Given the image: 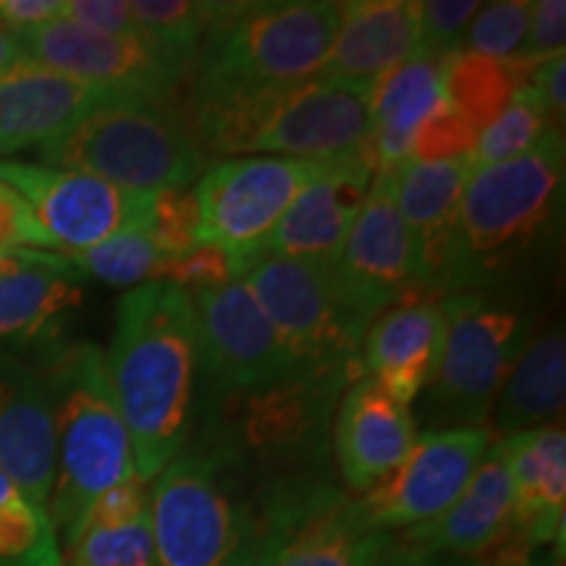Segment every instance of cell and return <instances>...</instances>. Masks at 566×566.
I'll list each match as a JSON object with an SVG mask.
<instances>
[{"instance_id": "cell-1", "label": "cell", "mask_w": 566, "mask_h": 566, "mask_svg": "<svg viewBox=\"0 0 566 566\" xmlns=\"http://www.w3.org/2000/svg\"><path fill=\"white\" fill-rule=\"evenodd\" d=\"M103 359L132 441L134 470L150 485L197 428L202 354L192 294L160 281L126 292Z\"/></svg>"}, {"instance_id": "cell-2", "label": "cell", "mask_w": 566, "mask_h": 566, "mask_svg": "<svg viewBox=\"0 0 566 566\" xmlns=\"http://www.w3.org/2000/svg\"><path fill=\"white\" fill-rule=\"evenodd\" d=\"M275 493L208 430L153 480L150 520L158 566H263L273 541Z\"/></svg>"}, {"instance_id": "cell-3", "label": "cell", "mask_w": 566, "mask_h": 566, "mask_svg": "<svg viewBox=\"0 0 566 566\" xmlns=\"http://www.w3.org/2000/svg\"><path fill=\"white\" fill-rule=\"evenodd\" d=\"M370 95L373 82L307 80L187 97L184 122L208 158L349 163L370 158Z\"/></svg>"}, {"instance_id": "cell-4", "label": "cell", "mask_w": 566, "mask_h": 566, "mask_svg": "<svg viewBox=\"0 0 566 566\" xmlns=\"http://www.w3.org/2000/svg\"><path fill=\"white\" fill-rule=\"evenodd\" d=\"M38 370L55 430L48 520L63 554L82 533L92 506L113 488L137 478V470L103 352L92 342L59 344L42 354Z\"/></svg>"}, {"instance_id": "cell-5", "label": "cell", "mask_w": 566, "mask_h": 566, "mask_svg": "<svg viewBox=\"0 0 566 566\" xmlns=\"http://www.w3.org/2000/svg\"><path fill=\"white\" fill-rule=\"evenodd\" d=\"M564 168L558 129L522 158L472 168L459 208L449 294L501 286L533 258L562 216Z\"/></svg>"}, {"instance_id": "cell-6", "label": "cell", "mask_w": 566, "mask_h": 566, "mask_svg": "<svg viewBox=\"0 0 566 566\" xmlns=\"http://www.w3.org/2000/svg\"><path fill=\"white\" fill-rule=\"evenodd\" d=\"M338 27L328 0L216 3L187 66L189 95H223L317 80Z\"/></svg>"}, {"instance_id": "cell-7", "label": "cell", "mask_w": 566, "mask_h": 566, "mask_svg": "<svg viewBox=\"0 0 566 566\" xmlns=\"http://www.w3.org/2000/svg\"><path fill=\"white\" fill-rule=\"evenodd\" d=\"M38 158L145 195L189 189L210 166L184 116L139 97H105L42 145Z\"/></svg>"}, {"instance_id": "cell-8", "label": "cell", "mask_w": 566, "mask_h": 566, "mask_svg": "<svg viewBox=\"0 0 566 566\" xmlns=\"http://www.w3.org/2000/svg\"><path fill=\"white\" fill-rule=\"evenodd\" d=\"M441 307L443 357L420 396V422L428 430L488 428L501 388L533 338V317L525 304L493 289L441 296Z\"/></svg>"}, {"instance_id": "cell-9", "label": "cell", "mask_w": 566, "mask_h": 566, "mask_svg": "<svg viewBox=\"0 0 566 566\" xmlns=\"http://www.w3.org/2000/svg\"><path fill=\"white\" fill-rule=\"evenodd\" d=\"M275 336L307 378H363V321L338 292L331 268L268 254L244 275Z\"/></svg>"}, {"instance_id": "cell-10", "label": "cell", "mask_w": 566, "mask_h": 566, "mask_svg": "<svg viewBox=\"0 0 566 566\" xmlns=\"http://www.w3.org/2000/svg\"><path fill=\"white\" fill-rule=\"evenodd\" d=\"M331 163L292 158H226L192 187L200 242L231 254L242 279L268 258L275 226Z\"/></svg>"}, {"instance_id": "cell-11", "label": "cell", "mask_w": 566, "mask_h": 566, "mask_svg": "<svg viewBox=\"0 0 566 566\" xmlns=\"http://www.w3.org/2000/svg\"><path fill=\"white\" fill-rule=\"evenodd\" d=\"M0 181L27 202L51 239L53 252H82L118 233L150 229L155 195L129 192L97 176L42 163L0 160Z\"/></svg>"}, {"instance_id": "cell-12", "label": "cell", "mask_w": 566, "mask_h": 566, "mask_svg": "<svg viewBox=\"0 0 566 566\" xmlns=\"http://www.w3.org/2000/svg\"><path fill=\"white\" fill-rule=\"evenodd\" d=\"M202 354V396L263 391L296 378L294 363L244 279L192 294Z\"/></svg>"}, {"instance_id": "cell-13", "label": "cell", "mask_w": 566, "mask_h": 566, "mask_svg": "<svg viewBox=\"0 0 566 566\" xmlns=\"http://www.w3.org/2000/svg\"><path fill=\"white\" fill-rule=\"evenodd\" d=\"M13 38L27 59L113 97L166 103L184 80L179 63L160 53L153 42L87 30L66 17Z\"/></svg>"}, {"instance_id": "cell-14", "label": "cell", "mask_w": 566, "mask_h": 566, "mask_svg": "<svg viewBox=\"0 0 566 566\" xmlns=\"http://www.w3.org/2000/svg\"><path fill=\"white\" fill-rule=\"evenodd\" d=\"M493 443L491 428L424 430L396 470L354 495L359 520L380 533L422 525L449 509Z\"/></svg>"}, {"instance_id": "cell-15", "label": "cell", "mask_w": 566, "mask_h": 566, "mask_svg": "<svg viewBox=\"0 0 566 566\" xmlns=\"http://www.w3.org/2000/svg\"><path fill=\"white\" fill-rule=\"evenodd\" d=\"M331 273L346 304L367 323L396 304L424 300L417 286L412 237L396 205L394 171L373 176L367 200Z\"/></svg>"}, {"instance_id": "cell-16", "label": "cell", "mask_w": 566, "mask_h": 566, "mask_svg": "<svg viewBox=\"0 0 566 566\" xmlns=\"http://www.w3.org/2000/svg\"><path fill=\"white\" fill-rule=\"evenodd\" d=\"M501 441L506 446L512 475V522L504 541L480 562L488 566H512L527 562L546 546H556V554L564 556V424L548 422Z\"/></svg>"}, {"instance_id": "cell-17", "label": "cell", "mask_w": 566, "mask_h": 566, "mask_svg": "<svg viewBox=\"0 0 566 566\" xmlns=\"http://www.w3.org/2000/svg\"><path fill=\"white\" fill-rule=\"evenodd\" d=\"M399 558L396 533L367 527L354 495L331 483L281 516L263 566H399Z\"/></svg>"}, {"instance_id": "cell-18", "label": "cell", "mask_w": 566, "mask_h": 566, "mask_svg": "<svg viewBox=\"0 0 566 566\" xmlns=\"http://www.w3.org/2000/svg\"><path fill=\"white\" fill-rule=\"evenodd\" d=\"M472 166L467 158L407 160L394 171L396 205L415 244L417 286L424 300L449 294L459 208Z\"/></svg>"}, {"instance_id": "cell-19", "label": "cell", "mask_w": 566, "mask_h": 566, "mask_svg": "<svg viewBox=\"0 0 566 566\" xmlns=\"http://www.w3.org/2000/svg\"><path fill=\"white\" fill-rule=\"evenodd\" d=\"M512 522V475L504 441H493L470 483L449 509L422 525L396 533L401 554L485 558Z\"/></svg>"}, {"instance_id": "cell-20", "label": "cell", "mask_w": 566, "mask_h": 566, "mask_svg": "<svg viewBox=\"0 0 566 566\" xmlns=\"http://www.w3.org/2000/svg\"><path fill=\"white\" fill-rule=\"evenodd\" d=\"M412 409L399 405L370 375L338 396L334 457L342 480L354 493H367L399 467L417 441Z\"/></svg>"}, {"instance_id": "cell-21", "label": "cell", "mask_w": 566, "mask_h": 566, "mask_svg": "<svg viewBox=\"0 0 566 566\" xmlns=\"http://www.w3.org/2000/svg\"><path fill=\"white\" fill-rule=\"evenodd\" d=\"M0 472L48 514L55 472L51 399L38 367L0 349Z\"/></svg>"}, {"instance_id": "cell-22", "label": "cell", "mask_w": 566, "mask_h": 566, "mask_svg": "<svg viewBox=\"0 0 566 566\" xmlns=\"http://www.w3.org/2000/svg\"><path fill=\"white\" fill-rule=\"evenodd\" d=\"M370 158L331 163L275 226L268 254L334 268L370 192Z\"/></svg>"}, {"instance_id": "cell-23", "label": "cell", "mask_w": 566, "mask_h": 566, "mask_svg": "<svg viewBox=\"0 0 566 566\" xmlns=\"http://www.w3.org/2000/svg\"><path fill=\"white\" fill-rule=\"evenodd\" d=\"M105 97L113 95L21 53L0 71V160L40 150Z\"/></svg>"}, {"instance_id": "cell-24", "label": "cell", "mask_w": 566, "mask_h": 566, "mask_svg": "<svg viewBox=\"0 0 566 566\" xmlns=\"http://www.w3.org/2000/svg\"><path fill=\"white\" fill-rule=\"evenodd\" d=\"M446 315L441 300H407L367 325L365 375L409 407L433 384L443 357Z\"/></svg>"}, {"instance_id": "cell-25", "label": "cell", "mask_w": 566, "mask_h": 566, "mask_svg": "<svg viewBox=\"0 0 566 566\" xmlns=\"http://www.w3.org/2000/svg\"><path fill=\"white\" fill-rule=\"evenodd\" d=\"M420 48V0L338 3L336 38L317 80L375 82Z\"/></svg>"}, {"instance_id": "cell-26", "label": "cell", "mask_w": 566, "mask_h": 566, "mask_svg": "<svg viewBox=\"0 0 566 566\" xmlns=\"http://www.w3.org/2000/svg\"><path fill=\"white\" fill-rule=\"evenodd\" d=\"M443 103V59L417 51L373 82L370 158L375 174H391L412 155L420 126Z\"/></svg>"}, {"instance_id": "cell-27", "label": "cell", "mask_w": 566, "mask_h": 566, "mask_svg": "<svg viewBox=\"0 0 566 566\" xmlns=\"http://www.w3.org/2000/svg\"><path fill=\"white\" fill-rule=\"evenodd\" d=\"M82 273L66 254L51 263L0 279V349L40 346V357L59 346L61 325L82 302Z\"/></svg>"}, {"instance_id": "cell-28", "label": "cell", "mask_w": 566, "mask_h": 566, "mask_svg": "<svg viewBox=\"0 0 566 566\" xmlns=\"http://www.w3.org/2000/svg\"><path fill=\"white\" fill-rule=\"evenodd\" d=\"M63 566H158L147 483L134 478L105 493L63 551Z\"/></svg>"}, {"instance_id": "cell-29", "label": "cell", "mask_w": 566, "mask_h": 566, "mask_svg": "<svg viewBox=\"0 0 566 566\" xmlns=\"http://www.w3.org/2000/svg\"><path fill=\"white\" fill-rule=\"evenodd\" d=\"M566 396V338L562 325L530 338L493 405L491 433L501 438L554 422Z\"/></svg>"}, {"instance_id": "cell-30", "label": "cell", "mask_w": 566, "mask_h": 566, "mask_svg": "<svg viewBox=\"0 0 566 566\" xmlns=\"http://www.w3.org/2000/svg\"><path fill=\"white\" fill-rule=\"evenodd\" d=\"M535 59L512 55L506 61L485 59L464 51L443 59V97L446 103L480 132L506 108L509 101L527 87Z\"/></svg>"}, {"instance_id": "cell-31", "label": "cell", "mask_w": 566, "mask_h": 566, "mask_svg": "<svg viewBox=\"0 0 566 566\" xmlns=\"http://www.w3.org/2000/svg\"><path fill=\"white\" fill-rule=\"evenodd\" d=\"M554 129H558V126L551 118L546 105H543L541 95L527 84V87L516 92L506 108L485 129L478 132L475 147L467 155V160H470L472 168H485L495 166V163L522 158V155L541 145Z\"/></svg>"}, {"instance_id": "cell-32", "label": "cell", "mask_w": 566, "mask_h": 566, "mask_svg": "<svg viewBox=\"0 0 566 566\" xmlns=\"http://www.w3.org/2000/svg\"><path fill=\"white\" fill-rule=\"evenodd\" d=\"M0 566H63L59 537L40 506H34L0 472Z\"/></svg>"}, {"instance_id": "cell-33", "label": "cell", "mask_w": 566, "mask_h": 566, "mask_svg": "<svg viewBox=\"0 0 566 566\" xmlns=\"http://www.w3.org/2000/svg\"><path fill=\"white\" fill-rule=\"evenodd\" d=\"M129 9L137 24L160 53L179 63L187 74L197 48L208 30L216 3L197 0H132Z\"/></svg>"}, {"instance_id": "cell-34", "label": "cell", "mask_w": 566, "mask_h": 566, "mask_svg": "<svg viewBox=\"0 0 566 566\" xmlns=\"http://www.w3.org/2000/svg\"><path fill=\"white\" fill-rule=\"evenodd\" d=\"M69 263L82 275L108 283V286H142L158 281L166 258L155 247L150 231H126L90 250L66 254Z\"/></svg>"}, {"instance_id": "cell-35", "label": "cell", "mask_w": 566, "mask_h": 566, "mask_svg": "<svg viewBox=\"0 0 566 566\" xmlns=\"http://www.w3.org/2000/svg\"><path fill=\"white\" fill-rule=\"evenodd\" d=\"M530 11H533L530 0H499V3L480 6L467 27L459 51L495 61L512 59L525 42Z\"/></svg>"}, {"instance_id": "cell-36", "label": "cell", "mask_w": 566, "mask_h": 566, "mask_svg": "<svg viewBox=\"0 0 566 566\" xmlns=\"http://www.w3.org/2000/svg\"><path fill=\"white\" fill-rule=\"evenodd\" d=\"M150 237L163 258L174 260L200 247V210H197L192 187L166 189L153 197Z\"/></svg>"}, {"instance_id": "cell-37", "label": "cell", "mask_w": 566, "mask_h": 566, "mask_svg": "<svg viewBox=\"0 0 566 566\" xmlns=\"http://www.w3.org/2000/svg\"><path fill=\"white\" fill-rule=\"evenodd\" d=\"M237 279H242V273L231 254L218 244L195 247L192 252L163 263L158 273L160 283H174L189 294L208 292V289H218Z\"/></svg>"}, {"instance_id": "cell-38", "label": "cell", "mask_w": 566, "mask_h": 566, "mask_svg": "<svg viewBox=\"0 0 566 566\" xmlns=\"http://www.w3.org/2000/svg\"><path fill=\"white\" fill-rule=\"evenodd\" d=\"M478 132L464 122L449 103L438 105L433 116L428 118L417 132L412 142V155L409 160H454L467 158L475 147Z\"/></svg>"}, {"instance_id": "cell-39", "label": "cell", "mask_w": 566, "mask_h": 566, "mask_svg": "<svg viewBox=\"0 0 566 566\" xmlns=\"http://www.w3.org/2000/svg\"><path fill=\"white\" fill-rule=\"evenodd\" d=\"M480 6L483 3H475V0H424L420 3L422 51L441 55V59L457 53Z\"/></svg>"}, {"instance_id": "cell-40", "label": "cell", "mask_w": 566, "mask_h": 566, "mask_svg": "<svg viewBox=\"0 0 566 566\" xmlns=\"http://www.w3.org/2000/svg\"><path fill=\"white\" fill-rule=\"evenodd\" d=\"M63 17L87 27V30L150 42L134 19L129 3H124V0H63Z\"/></svg>"}, {"instance_id": "cell-41", "label": "cell", "mask_w": 566, "mask_h": 566, "mask_svg": "<svg viewBox=\"0 0 566 566\" xmlns=\"http://www.w3.org/2000/svg\"><path fill=\"white\" fill-rule=\"evenodd\" d=\"M566 42V3L564 0H537L530 11V24L522 51L516 55L525 59H551L562 55Z\"/></svg>"}, {"instance_id": "cell-42", "label": "cell", "mask_w": 566, "mask_h": 566, "mask_svg": "<svg viewBox=\"0 0 566 566\" xmlns=\"http://www.w3.org/2000/svg\"><path fill=\"white\" fill-rule=\"evenodd\" d=\"M566 55H551V59H543L535 63L533 76H530V87H533L537 95H541L543 105L554 118L558 129H564L566 118Z\"/></svg>"}, {"instance_id": "cell-43", "label": "cell", "mask_w": 566, "mask_h": 566, "mask_svg": "<svg viewBox=\"0 0 566 566\" xmlns=\"http://www.w3.org/2000/svg\"><path fill=\"white\" fill-rule=\"evenodd\" d=\"M63 17V0H0V27L19 34Z\"/></svg>"}, {"instance_id": "cell-44", "label": "cell", "mask_w": 566, "mask_h": 566, "mask_svg": "<svg viewBox=\"0 0 566 566\" xmlns=\"http://www.w3.org/2000/svg\"><path fill=\"white\" fill-rule=\"evenodd\" d=\"M59 252H45V250H30V247H19V250H3L0 252V279L3 275L27 271V268L51 263Z\"/></svg>"}, {"instance_id": "cell-45", "label": "cell", "mask_w": 566, "mask_h": 566, "mask_svg": "<svg viewBox=\"0 0 566 566\" xmlns=\"http://www.w3.org/2000/svg\"><path fill=\"white\" fill-rule=\"evenodd\" d=\"M401 551V548H399ZM399 566H485L480 558H459V556H415L401 554Z\"/></svg>"}, {"instance_id": "cell-46", "label": "cell", "mask_w": 566, "mask_h": 566, "mask_svg": "<svg viewBox=\"0 0 566 566\" xmlns=\"http://www.w3.org/2000/svg\"><path fill=\"white\" fill-rule=\"evenodd\" d=\"M21 55V48L17 38H13V32L6 30V27H0V71H3L9 63H13Z\"/></svg>"}, {"instance_id": "cell-47", "label": "cell", "mask_w": 566, "mask_h": 566, "mask_svg": "<svg viewBox=\"0 0 566 566\" xmlns=\"http://www.w3.org/2000/svg\"><path fill=\"white\" fill-rule=\"evenodd\" d=\"M512 566H564V556H558L556 551H554V554H548V556H537L535 554L533 558H527V562H520V564H512Z\"/></svg>"}]
</instances>
